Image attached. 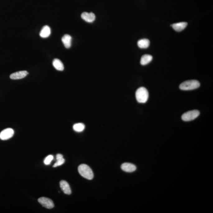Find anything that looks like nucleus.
<instances>
[{"label":"nucleus","mask_w":213,"mask_h":213,"mask_svg":"<svg viewBox=\"0 0 213 213\" xmlns=\"http://www.w3.org/2000/svg\"><path fill=\"white\" fill-rule=\"evenodd\" d=\"M78 172L81 176L88 180H91L93 179L94 174L93 171L90 167L86 164H81L79 165Z\"/></svg>","instance_id":"nucleus-1"},{"label":"nucleus","mask_w":213,"mask_h":213,"mask_svg":"<svg viewBox=\"0 0 213 213\" xmlns=\"http://www.w3.org/2000/svg\"><path fill=\"white\" fill-rule=\"evenodd\" d=\"M136 96L137 100L139 103H145L149 97L147 90L143 87L139 88L136 91Z\"/></svg>","instance_id":"nucleus-2"},{"label":"nucleus","mask_w":213,"mask_h":213,"mask_svg":"<svg viewBox=\"0 0 213 213\" xmlns=\"http://www.w3.org/2000/svg\"><path fill=\"white\" fill-rule=\"evenodd\" d=\"M200 83L198 81L191 80L183 82L179 86L180 89L183 90H190L199 88Z\"/></svg>","instance_id":"nucleus-3"},{"label":"nucleus","mask_w":213,"mask_h":213,"mask_svg":"<svg viewBox=\"0 0 213 213\" xmlns=\"http://www.w3.org/2000/svg\"><path fill=\"white\" fill-rule=\"evenodd\" d=\"M199 114L200 112L198 110H192L184 113L182 116V119L184 121H190L195 119Z\"/></svg>","instance_id":"nucleus-4"},{"label":"nucleus","mask_w":213,"mask_h":213,"mask_svg":"<svg viewBox=\"0 0 213 213\" xmlns=\"http://www.w3.org/2000/svg\"><path fill=\"white\" fill-rule=\"evenodd\" d=\"M38 201L43 206L47 209H51L54 206V204L53 201L49 198L42 197L39 198L38 199Z\"/></svg>","instance_id":"nucleus-5"},{"label":"nucleus","mask_w":213,"mask_h":213,"mask_svg":"<svg viewBox=\"0 0 213 213\" xmlns=\"http://www.w3.org/2000/svg\"><path fill=\"white\" fill-rule=\"evenodd\" d=\"M14 131L12 129L7 128L2 130L0 133V139L2 140H7L12 137Z\"/></svg>","instance_id":"nucleus-6"},{"label":"nucleus","mask_w":213,"mask_h":213,"mask_svg":"<svg viewBox=\"0 0 213 213\" xmlns=\"http://www.w3.org/2000/svg\"><path fill=\"white\" fill-rule=\"evenodd\" d=\"M122 170L127 173L133 172L136 170L137 167L134 164L129 163H125L122 164Z\"/></svg>","instance_id":"nucleus-7"},{"label":"nucleus","mask_w":213,"mask_h":213,"mask_svg":"<svg viewBox=\"0 0 213 213\" xmlns=\"http://www.w3.org/2000/svg\"><path fill=\"white\" fill-rule=\"evenodd\" d=\"M81 17L84 20L88 23L93 22L95 19V14L92 12H83L82 13Z\"/></svg>","instance_id":"nucleus-8"},{"label":"nucleus","mask_w":213,"mask_h":213,"mask_svg":"<svg viewBox=\"0 0 213 213\" xmlns=\"http://www.w3.org/2000/svg\"><path fill=\"white\" fill-rule=\"evenodd\" d=\"M28 72L26 71H21L16 72L13 73L10 75V79L17 80L23 78L28 74Z\"/></svg>","instance_id":"nucleus-9"},{"label":"nucleus","mask_w":213,"mask_h":213,"mask_svg":"<svg viewBox=\"0 0 213 213\" xmlns=\"http://www.w3.org/2000/svg\"><path fill=\"white\" fill-rule=\"evenodd\" d=\"M60 187L64 193L67 195L71 194V189L67 181L65 180H62L60 182Z\"/></svg>","instance_id":"nucleus-10"},{"label":"nucleus","mask_w":213,"mask_h":213,"mask_svg":"<svg viewBox=\"0 0 213 213\" xmlns=\"http://www.w3.org/2000/svg\"><path fill=\"white\" fill-rule=\"evenodd\" d=\"M187 25V22H182L174 23L171 26L176 31L180 32L186 28Z\"/></svg>","instance_id":"nucleus-11"},{"label":"nucleus","mask_w":213,"mask_h":213,"mask_svg":"<svg viewBox=\"0 0 213 213\" xmlns=\"http://www.w3.org/2000/svg\"><path fill=\"white\" fill-rule=\"evenodd\" d=\"M72 37L68 35H64L62 38V41L66 48H70L72 45Z\"/></svg>","instance_id":"nucleus-12"},{"label":"nucleus","mask_w":213,"mask_h":213,"mask_svg":"<svg viewBox=\"0 0 213 213\" xmlns=\"http://www.w3.org/2000/svg\"><path fill=\"white\" fill-rule=\"evenodd\" d=\"M51 34V29L49 26L45 25L43 27L41 30L39 35L41 37L46 38L48 37Z\"/></svg>","instance_id":"nucleus-13"},{"label":"nucleus","mask_w":213,"mask_h":213,"mask_svg":"<svg viewBox=\"0 0 213 213\" xmlns=\"http://www.w3.org/2000/svg\"><path fill=\"white\" fill-rule=\"evenodd\" d=\"M53 65L57 70L58 71H63L64 69V65L59 59L55 58L53 62Z\"/></svg>","instance_id":"nucleus-14"},{"label":"nucleus","mask_w":213,"mask_h":213,"mask_svg":"<svg viewBox=\"0 0 213 213\" xmlns=\"http://www.w3.org/2000/svg\"><path fill=\"white\" fill-rule=\"evenodd\" d=\"M150 44V41L148 39H141L138 41L137 45L138 47L141 49H146L149 47Z\"/></svg>","instance_id":"nucleus-15"},{"label":"nucleus","mask_w":213,"mask_h":213,"mask_svg":"<svg viewBox=\"0 0 213 213\" xmlns=\"http://www.w3.org/2000/svg\"><path fill=\"white\" fill-rule=\"evenodd\" d=\"M152 60V56L150 55H145L141 58L140 63L142 65H146L150 62Z\"/></svg>","instance_id":"nucleus-16"},{"label":"nucleus","mask_w":213,"mask_h":213,"mask_svg":"<svg viewBox=\"0 0 213 213\" xmlns=\"http://www.w3.org/2000/svg\"><path fill=\"white\" fill-rule=\"evenodd\" d=\"M57 162L54 164L53 167H56L60 166L65 162V160L63 158V155L61 154H57L56 155Z\"/></svg>","instance_id":"nucleus-17"},{"label":"nucleus","mask_w":213,"mask_h":213,"mask_svg":"<svg viewBox=\"0 0 213 213\" xmlns=\"http://www.w3.org/2000/svg\"><path fill=\"white\" fill-rule=\"evenodd\" d=\"M85 125L83 123H77L73 126V130L77 132H83L85 130Z\"/></svg>","instance_id":"nucleus-18"},{"label":"nucleus","mask_w":213,"mask_h":213,"mask_svg":"<svg viewBox=\"0 0 213 213\" xmlns=\"http://www.w3.org/2000/svg\"><path fill=\"white\" fill-rule=\"evenodd\" d=\"M53 159V156L52 155H49L45 158L44 160V163L46 165H49L51 164V161Z\"/></svg>","instance_id":"nucleus-19"}]
</instances>
